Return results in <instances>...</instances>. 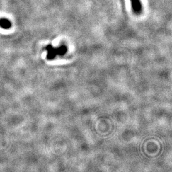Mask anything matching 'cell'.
I'll return each instance as SVG.
<instances>
[{
	"label": "cell",
	"instance_id": "3",
	"mask_svg": "<svg viewBox=\"0 0 172 172\" xmlns=\"http://www.w3.org/2000/svg\"><path fill=\"white\" fill-rule=\"evenodd\" d=\"M11 22L9 20L6 18L0 19V27L4 29H8L11 28Z\"/></svg>",
	"mask_w": 172,
	"mask_h": 172
},
{
	"label": "cell",
	"instance_id": "1",
	"mask_svg": "<svg viewBox=\"0 0 172 172\" xmlns=\"http://www.w3.org/2000/svg\"><path fill=\"white\" fill-rule=\"evenodd\" d=\"M46 49L48 51V57L52 59L55 56L56 54H57L59 53L62 54V53L66 52L67 48L65 46H62L58 49H54L51 45H49L46 47Z\"/></svg>",
	"mask_w": 172,
	"mask_h": 172
},
{
	"label": "cell",
	"instance_id": "2",
	"mask_svg": "<svg viewBox=\"0 0 172 172\" xmlns=\"http://www.w3.org/2000/svg\"><path fill=\"white\" fill-rule=\"evenodd\" d=\"M132 9L136 14H139L142 11V5L140 0H130Z\"/></svg>",
	"mask_w": 172,
	"mask_h": 172
}]
</instances>
